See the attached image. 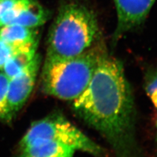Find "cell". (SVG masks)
<instances>
[{
	"mask_svg": "<svg viewBox=\"0 0 157 157\" xmlns=\"http://www.w3.org/2000/svg\"><path fill=\"white\" fill-rule=\"evenodd\" d=\"M145 90L157 109V71H152L147 75L145 80Z\"/></svg>",
	"mask_w": 157,
	"mask_h": 157,
	"instance_id": "4fadbf2b",
	"label": "cell"
},
{
	"mask_svg": "<svg viewBox=\"0 0 157 157\" xmlns=\"http://www.w3.org/2000/svg\"><path fill=\"white\" fill-rule=\"evenodd\" d=\"M39 57L37 55L26 70L9 79L8 101L13 114L24 105L32 92L39 70Z\"/></svg>",
	"mask_w": 157,
	"mask_h": 157,
	"instance_id": "8992f818",
	"label": "cell"
},
{
	"mask_svg": "<svg viewBox=\"0 0 157 157\" xmlns=\"http://www.w3.org/2000/svg\"><path fill=\"white\" fill-rule=\"evenodd\" d=\"M9 78L2 71L0 72V119L9 121L13 115L8 101Z\"/></svg>",
	"mask_w": 157,
	"mask_h": 157,
	"instance_id": "7c38bea8",
	"label": "cell"
},
{
	"mask_svg": "<svg viewBox=\"0 0 157 157\" xmlns=\"http://www.w3.org/2000/svg\"><path fill=\"white\" fill-rule=\"evenodd\" d=\"M100 34L94 12L77 2L63 3L49 32L46 56L68 58L79 55L100 40Z\"/></svg>",
	"mask_w": 157,
	"mask_h": 157,
	"instance_id": "7a4b0ae2",
	"label": "cell"
},
{
	"mask_svg": "<svg viewBox=\"0 0 157 157\" xmlns=\"http://www.w3.org/2000/svg\"><path fill=\"white\" fill-rule=\"evenodd\" d=\"M0 37L14 50L19 48L37 47V32L35 28L20 25H7L0 28Z\"/></svg>",
	"mask_w": 157,
	"mask_h": 157,
	"instance_id": "52a82bcc",
	"label": "cell"
},
{
	"mask_svg": "<svg viewBox=\"0 0 157 157\" xmlns=\"http://www.w3.org/2000/svg\"><path fill=\"white\" fill-rule=\"evenodd\" d=\"M29 0H0V28L11 25Z\"/></svg>",
	"mask_w": 157,
	"mask_h": 157,
	"instance_id": "8fae6325",
	"label": "cell"
},
{
	"mask_svg": "<svg viewBox=\"0 0 157 157\" xmlns=\"http://www.w3.org/2000/svg\"><path fill=\"white\" fill-rule=\"evenodd\" d=\"M156 0H114L117 24L113 36L115 43L128 32L134 30L143 24Z\"/></svg>",
	"mask_w": 157,
	"mask_h": 157,
	"instance_id": "5b68a950",
	"label": "cell"
},
{
	"mask_svg": "<svg viewBox=\"0 0 157 157\" xmlns=\"http://www.w3.org/2000/svg\"><path fill=\"white\" fill-rule=\"evenodd\" d=\"M41 141H52L96 156L104 154L101 147L66 118L53 115L36 122L21 141V149Z\"/></svg>",
	"mask_w": 157,
	"mask_h": 157,
	"instance_id": "277c9868",
	"label": "cell"
},
{
	"mask_svg": "<svg viewBox=\"0 0 157 157\" xmlns=\"http://www.w3.org/2000/svg\"><path fill=\"white\" fill-rule=\"evenodd\" d=\"M73 109L104 137L115 157H141L136 139L133 96L122 63L107 55Z\"/></svg>",
	"mask_w": 157,
	"mask_h": 157,
	"instance_id": "6da1fadb",
	"label": "cell"
},
{
	"mask_svg": "<svg viewBox=\"0 0 157 157\" xmlns=\"http://www.w3.org/2000/svg\"><path fill=\"white\" fill-rule=\"evenodd\" d=\"M48 12L36 0H29L12 24L35 28L45 23Z\"/></svg>",
	"mask_w": 157,
	"mask_h": 157,
	"instance_id": "30bf717a",
	"label": "cell"
},
{
	"mask_svg": "<svg viewBox=\"0 0 157 157\" xmlns=\"http://www.w3.org/2000/svg\"><path fill=\"white\" fill-rule=\"evenodd\" d=\"M36 50L35 47L15 49L2 68L3 72L9 79L17 76L31 64L37 55Z\"/></svg>",
	"mask_w": 157,
	"mask_h": 157,
	"instance_id": "9c48e42d",
	"label": "cell"
},
{
	"mask_svg": "<svg viewBox=\"0 0 157 157\" xmlns=\"http://www.w3.org/2000/svg\"><path fill=\"white\" fill-rule=\"evenodd\" d=\"M156 128H157V119H156Z\"/></svg>",
	"mask_w": 157,
	"mask_h": 157,
	"instance_id": "9a60e30c",
	"label": "cell"
},
{
	"mask_svg": "<svg viewBox=\"0 0 157 157\" xmlns=\"http://www.w3.org/2000/svg\"><path fill=\"white\" fill-rule=\"evenodd\" d=\"M14 51V48L0 37V70H2Z\"/></svg>",
	"mask_w": 157,
	"mask_h": 157,
	"instance_id": "5bb4252c",
	"label": "cell"
},
{
	"mask_svg": "<svg viewBox=\"0 0 157 157\" xmlns=\"http://www.w3.org/2000/svg\"><path fill=\"white\" fill-rule=\"evenodd\" d=\"M107 54L100 40L74 57L46 56L41 75L43 91L58 99L74 101L89 85L98 64Z\"/></svg>",
	"mask_w": 157,
	"mask_h": 157,
	"instance_id": "3957f363",
	"label": "cell"
},
{
	"mask_svg": "<svg viewBox=\"0 0 157 157\" xmlns=\"http://www.w3.org/2000/svg\"><path fill=\"white\" fill-rule=\"evenodd\" d=\"M75 151L58 142L41 141L21 149V157H73Z\"/></svg>",
	"mask_w": 157,
	"mask_h": 157,
	"instance_id": "ba28073f",
	"label": "cell"
}]
</instances>
